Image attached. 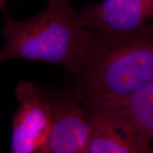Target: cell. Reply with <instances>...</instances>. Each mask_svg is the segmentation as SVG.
Instances as JSON below:
<instances>
[{"label": "cell", "instance_id": "1", "mask_svg": "<svg viewBox=\"0 0 153 153\" xmlns=\"http://www.w3.org/2000/svg\"><path fill=\"white\" fill-rule=\"evenodd\" d=\"M91 30L64 91L86 111L114 106L153 80V28L128 33Z\"/></svg>", "mask_w": 153, "mask_h": 153}, {"label": "cell", "instance_id": "2", "mask_svg": "<svg viewBox=\"0 0 153 153\" xmlns=\"http://www.w3.org/2000/svg\"><path fill=\"white\" fill-rule=\"evenodd\" d=\"M70 0H48L45 10L33 18L16 22L7 16L1 62L11 60L38 61L57 65L73 73L79 68L91 38Z\"/></svg>", "mask_w": 153, "mask_h": 153}, {"label": "cell", "instance_id": "3", "mask_svg": "<svg viewBox=\"0 0 153 153\" xmlns=\"http://www.w3.org/2000/svg\"><path fill=\"white\" fill-rule=\"evenodd\" d=\"M15 95L19 106L13 118L12 152L48 153L53 116L46 92L32 82H22Z\"/></svg>", "mask_w": 153, "mask_h": 153}, {"label": "cell", "instance_id": "4", "mask_svg": "<svg viewBox=\"0 0 153 153\" xmlns=\"http://www.w3.org/2000/svg\"><path fill=\"white\" fill-rule=\"evenodd\" d=\"M77 18L89 30L133 33L153 28V0H102L85 5Z\"/></svg>", "mask_w": 153, "mask_h": 153}, {"label": "cell", "instance_id": "5", "mask_svg": "<svg viewBox=\"0 0 153 153\" xmlns=\"http://www.w3.org/2000/svg\"><path fill=\"white\" fill-rule=\"evenodd\" d=\"M53 116L48 153H88L91 122L85 109L64 92H46Z\"/></svg>", "mask_w": 153, "mask_h": 153}, {"label": "cell", "instance_id": "6", "mask_svg": "<svg viewBox=\"0 0 153 153\" xmlns=\"http://www.w3.org/2000/svg\"><path fill=\"white\" fill-rule=\"evenodd\" d=\"M87 112L108 118L144 152L153 150V80L119 104Z\"/></svg>", "mask_w": 153, "mask_h": 153}, {"label": "cell", "instance_id": "7", "mask_svg": "<svg viewBox=\"0 0 153 153\" xmlns=\"http://www.w3.org/2000/svg\"><path fill=\"white\" fill-rule=\"evenodd\" d=\"M87 114L91 122L88 153H146L108 118L96 113Z\"/></svg>", "mask_w": 153, "mask_h": 153}, {"label": "cell", "instance_id": "8", "mask_svg": "<svg viewBox=\"0 0 153 153\" xmlns=\"http://www.w3.org/2000/svg\"><path fill=\"white\" fill-rule=\"evenodd\" d=\"M5 2L6 0H0V7L4 12L5 11Z\"/></svg>", "mask_w": 153, "mask_h": 153}, {"label": "cell", "instance_id": "9", "mask_svg": "<svg viewBox=\"0 0 153 153\" xmlns=\"http://www.w3.org/2000/svg\"><path fill=\"white\" fill-rule=\"evenodd\" d=\"M11 153H16V152H11Z\"/></svg>", "mask_w": 153, "mask_h": 153}, {"label": "cell", "instance_id": "10", "mask_svg": "<svg viewBox=\"0 0 153 153\" xmlns=\"http://www.w3.org/2000/svg\"><path fill=\"white\" fill-rule=\"evenodd\" d=\"M151 153H153V150L152 151V152H151Z\"/></svg>", "mask_w": 153, "mask_h": 153}]
</instances>
